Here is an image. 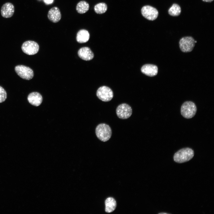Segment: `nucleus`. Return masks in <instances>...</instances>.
I'll return each mask as SVG.
<instances>
[{"instance_id":"dca6fc26","label":"nucleus","mask_w":214,"mask_h":214,"mask_svg":"<svg viewBox=\"0 0 214 214\" xmlns=\"http://www.w3.org/2000/svg\"><path fill=\"white\" fill-rule=\"evenodd\" d=\"M105 211L106 212L110 213L114 211L116 207V202L112 197L107 198L105 201Z\"/></svg>"},{"instance_id":"20e7f679","label":"nucleus","mask_w":214,"mask_h":214,"mask_svg":"<svg viewBox=\"0 0 214 214\" xmlns=\"http://www.w3.org/2000/svg\"><path fill=\"white\" fill-rule=\"evenodd\" d=\"M197 41L191 37L187 36L182 37L179 42L181 51L184 52L191 51L193 50Z\"/></svg>"},{"instance_id":"9d476101","label":"nucleus","mask_w":214,"mask_h":214,"mask_svg":"<svg viewBox=\"0 0 214 214\" xmlns=\"http://www.w3.org/2000/svg\"><path fill=\"white\" fill-rule=\"evenodd\" d=\"M1 12L2 16L5 18L11 17L14 12L13 5L10 2L4 4L1 7Z\"/></svg>"},{"instance_id":"5701e85b","label":"nucleus","mask_w":214,"mask_h":214,"mask_svg":"<svg viewBox=\"0 0 214 214\" xmlns=\"http://www.w3.org/2000/svg\"><path fill=\"white\" fill-rule=\"evenodd\" d=\"M159 214H167V213H159Z\"/></svg>"},{"instance_id":"f3484780","label":"nucleus","mask_w":214,"mask_h":214,"mask_svg":"<svg viewBox=\"0 0 214 214\" xmlns=\"http://www.w3.org/2000/svg\"><path fill=\"white\" fill-rule=\"evenodd\" d=\"M89 9V4L84 1H81L77 4L76 10L78 13L83 14L87 12Z\"/></svg>"},{"instance_id":"6e6552de","label":"nucleus","mask_w":214,"mask_h":214,"mask_svg":"<svg viewBox=\"0 0 214 214\" xmlns=\"http://www.w3.org/2000/svg\"><path fill=\"white\" fill-rule=\"evenodd\" d=\"M39 45L36 42L31 40L25 42L22 44L21 49L23 51L29 55L37 54L39 51Z\"/></svg>"},{"instance_id":"412c9836","label":"nucleus","mask_w":214,"mask_h":214,"mask_svg":"<svg viewBox=\"0 0 214 214\" xmlns=\"http://www.w3.org/2000/svg\"><path fill=\"white\" fill-rule=\"evenodd\" d=\"M54 0H43L44 3L46 4H52Z\"/></svg>"},{"instance_id":"a211bd4d","label":"nucleus","mask_w":214,"mask_h":214,"mask_svg":"<svg viewBox=\"0 0 214 214\" xmlns=\"http://www.w3.org/2000/svg\"><path fill=\"white\" fill-rule=\"evenodd\" d=\"M181 9L180 6L175 3L173 4L168 10L169 14L173 16H178L180 14Z\"/></svg>"},{"instance_id":"f03ea898","label":"nucleus","mask_w":214,"mask_h":214,"mask_svg":"<svg viewBox=\"0 0 214 214\" xmlns=\"http://www.w3.org/2000/svg\"><path fill=\"white\" fill-rule=\"evenodd\" d=\"M95 133L97 138L101 141L106 142L111 138L112 130L111 127L105 123H101L97 125L95 129Z\"/></svg>"},{"instance_id":"39448f33","label":"nucleus","mask_w":214,"mask_h":214,"mask_svg":"<svg viewBox=\"0 0 214 214\" xmlns=\"http://www.w3.org/2000/svg\"><path fill=\"white\" fill-rule=\"evenodd\" d=\"M15 70L17 74L24 79L29 80L33 77V70L28 67L22 65H18L15 67Z\"/></svg>"},{"instance_id":"1a4fd4ad","label":"nucleus","mask_w":214,"mask_h":214,"mask_svg":"<svg viewBox=\"0 0 214 214\" xmlns=\"http://www.w3.org/2000/svg\"><path fill=\"white\" fill-rule=\"evenodd\" d=\"M141 11L142 15L144 18L150 21L155 20L158 15V12L157 9L149 5L143 7Z\"/></svg>"},{"instance_id":"ddd939ff","label":"nucleus","mask_w":214,"mask_h":214,"mask_svg":"<svg viewBox=\"0 0 214 214\" xmlns=\"http://www.w3.org/2000/svg\"><path fill=\"white\" fill-rule=\"evenodd\" d=\"M27 100L29 103L31 105L37 106L41 103L43 98L40 93L38 92H34L29 95Z\"/></svg>"},{"instance_id":"9b49d317","label":"nucleus","mask_w":214,"mask_h":214,"mask_svg":"<svg viewBox=\"0 0 214 214\" xmlns=\"http://www.w3.org/2000/svg\"><path fill=\"white\" fill-rule=\"evenodd\" d=\"M48 17L52 22H58L61 18V14L59 8L56 7L51 8L48 11Z\"/></svg>"},{"instance_id":"aec40b11","label":"nucleus","mask_w":214,"mask_h":214,"mask_svg":"<svg viewBox=\"0 0 214 214\" xmlns=\"http://www.w3.org/2000/svg\"><path fill=\"white\" fill-rule=\"evenodd\" d=\"M7 97V94L5 89L0 86V103L5 101Z\"/></svg>"},{"instance_id":"4468645a","label":"nucleus","mask_w":214,"mask_h":214,"mask_svg":"<svg viewBox=\"0 0 214 214\" xmlns=\"http://www.w3.org/2000/svg\"><path fill=\"white\" fill-rule=\"evenodd\" d=\"M78 54L80 58L86 61L91 60L94 56L92 52L87 47H84L81 48L78 51Z\"/></svg>"},{"instance_id":"4be33fe9","label":"nucleus","mask_w":214,"mask_h":214,"mask_svg":"<svg viewBox=\"0 0 214 214\" xmlns=\"http://www.w3.org/2000/svg\"><path fill=\"white\" fill-rule=\"evenodd\" d=\"M203 1L206 2H210L213 1V0H202Z\"/></svg>"},{"instance_id":"f8f14e48","label":"nucleus","mask_w":214,"mask_h":214,"mask_svg":"<svg viewBox=\"0 0 214 214\" xmlns=\"http://www.w3.org/2000/svg\"><path fill=\"white\" fill-rule=\"evenodd\" d=\"M141 72L147 75L152 77L157 75L158 68L155 65L147 64L144 65L141 69Z\"/></svg>"},{"instance_id":"2eb2a0df","label":"nucleus","mask_w":214,"mask_h":214,"mask_svg":"<svg viewBox=\"0 0 214 214\" xmlns=\"http://www.w3.org/2000/svg\"><path fill=\"white\" fill-rule=\"evenodd\" d=\"M89 34L85 29H81L77 32L76 35V40L80 43H83L87 42L89 39Z\"/></svg>"},{"instance_id":"0eeeda50","label":"nucleus","mask_w":214,"mask_h":214,"mask_svg":"<svg viewBox=\"0 0 214 214\" xmlns=\"http://www.w3.org/2000/svg\"><path fill=\"white\" fill-rule=\"evenodd\" d=\"M96 95L99 99L106 102L109 101L113 97V93L112 90L105 86L99 88L97 90Z\"/></svg>"},{"instance_id":"7ed1b4c3","label":"nucleus","mask_w":214,"mask_h":214,"mask_svg":"<svg viewBox=\"0 0 214 214\" xmlns=\"http://www.w3.org/2000/svg\"><path fill=\"white\" fill-rule=\"evenodd\" d=\"M197 110L196 106L194 103L191 101H186L182 105L180 112L184 117L189 119L194 116Z\"/></svg>"},{"instance_id":"f257e3e1","label":"nucleus","mask_w":214,"mask_h":214,"mask_svg":"<svg viewBox=\"0 0 214 214\" xmlns=\"http://www.w3.org/2000/svg\"><path fill=\"white\" fill-rule=\"evenodd\" d=\"M194 152L191 148H182L176 152L173 156L174 160L176 163H182L190 160L193 157Z\"/></svg>"},{"instance_id":"423d86ee","label":"nucleus","mask_w":214,"mask_h":214,"mask_svg":"<svg viewBox=\"0 0 214 214\" xmlns=\"http://www.w3.org/2000/svg\"><path fill=\"white\" fill-rule=\"evenodd\" d=\"M116 113L119 118L126 119L131 116L132 113V110L130 105L125 103H123L119 105L117 107Z\"/></svg>"},{"instance_id":"6ab92c4d","label":"nucleus","mask_w":214,"mask_h":214,"mask_svg":"<svg viewBox=\"0 0 214 214\" xmlns=\"http://www.w3.org/2000/svg\"><path fill=\"white\" fill-rule=\"evenodd\" d=\"M107 9L106 4L104 3H100L96 4L94 8L95 12L99 14L105 13Z\"/></svg>"}]
</instances>
